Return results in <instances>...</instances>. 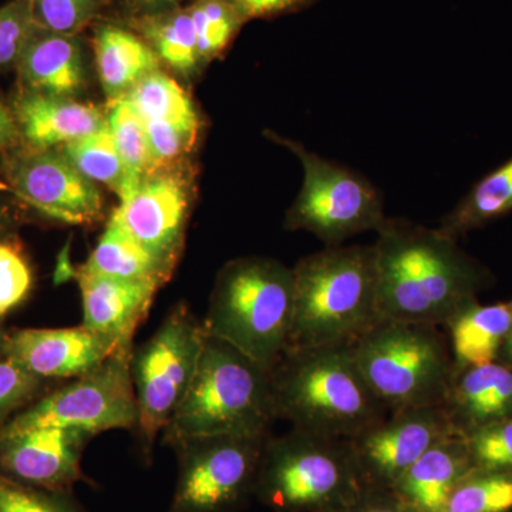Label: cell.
Returning a JSON list of instances; mask_svg holds the SVG:
<instances>
[{"mask_svg":"<svg viewBox=\"0 0 512 512\" xmlns=\"http://www.w3.org/2000/svg\"><path fill=\"white\" fill-rule=\"evenodd\" d=\"M79 269L120 281L157 282L160 285L167 284L173 274L111 220L86 264Z\"/></svg>","mask_w":512,"mask_h":512,"instance_id":"25","label":"cell"},{"mask_svg":"<svg viewBox=\"0 0 512 512\" xmlns=\"http://www.w3.org/2000/svg\"><path fill=\"white\" fill-rule=\"evenodd\" d=\"M269 375L275 419L292 429L352 440L389 414L352 346L288 348Z\"/></svg>","mask_w":512,"mask_h":512,"instance_id":"2","label":"cell"},{"mask_svg":"<svg viewBox=\"0 0 512 512\" xmlns=\"http://www.w3.org/2000/svg\"><path fill=\"white\" fill-rule=\"evenodd\" d=\"M147 131L150 170L148 175L181 168L197 144L202 126L144 120Z\"/></svg>","mask_w":512,"mask_h":512,"instance_id":"32","label":"cell"},{"mask_svg":"<svg viewBox=\"0 0 512 512\" xmlns=\"http://www.w3.org/2000/svg\"><path fill=\"white\" fill-rule=\"evenodd\" d=\"M278 141L299 158L303 168L301 192L286 214V229L311 232L326 247H338L346 239L382 228L387 217L375 185L296 141Z\"/></svg>","mask_w":512,"mask_h":512,"instance_id":"10","label":"cell"},{"mask_svg":"<svg viewBox=\"0 0 512 512\" xmlns=\"http://www.w3.org/2000/svg\"><path fill=\"white\" fill-rule=\"evenodd\" d=\"M271 370L207 336L187 396L163 431L171 448L214 436H264L275 423Z\"/></svg>","mask_w":512,"mask_h":512,"instance_id":"5","label":"cell"},{"mask_svg":"<svg viewBox=\"0 0 512 512\" xmlns=\"http://www.w3.org/2000/svg\"><path fill=\"white\" fill-rule=\"evenodd\" d=\"M107 127L126 167L130 197L150 170L146 126L140 114L126 100L119 99L110 101Z\"/></svg>","mask_w":512,"mask_h":512,"instance_id":"29","label":"cell"},{"mask_svg":"<svg viewBox=\"0 0 512 512\" xmlns=\"http://www.w3.org/2000/svg\"><path fill=\"white\" fill-rule=\"evenodd\" d=\"M202 64L224 55L247 23L228 0H194L188 6Z\"/></svg>","mask_w":512,"mask_h":512,"instance_id":"30","label":"cell"},{"mask_svg":"<svg viewBox=\"0 0 512 512\" xmlns=\"http://www.w3.org/2000/svg\"><path fill=\"white\" fill-rule=\"evenodd\" d=\"M0 512H86L73 493H53L0 474Z\"/></svg>","mask_w":512,"mask_h":512,"instance_id":"37","label":"cell"},{"mask_svg":"<svg viewBox=\"0 0 512 512\" xmlns=\"http://www.w3.org/2000/svg\"><path fill=\"white\" fill-rule=\"evenodd\" d=\"M16 220L13 217L12 211L8 205L0 200V237L13 234V227H15Z\"/></svg>","mask_w":512,"mask_h":512,"instance_id":"43","label":"cell"},{"mask_svg":"<svg viewBox=\"0 0 512 512\" xmlns=\"http://www.w3.org/2000/svg\"><path fill=\"white\" fill-rule=\"evenodd\" d=\"M247 20L268 19L292 12L311 3L312 0H228Z\"/></svg>","mask_w":512,"mask_h":512,"instance_id":"40","label":"cell"},{"mask_svg":"<svg viewBox=\"0 0 512 512\" xmlns=\"http://www.w3.org/2000/svg\"><path fill=\"white\" fill-rule=\"evenodd\" d=\"M33 284L32 266L19 239L0 237V322L29 298Z\"/></svg>","mask_w":512,"mask_h":512,"instance_id":"34","label":"cell"},{"mask_svg":"<svg viewBox=\"0 0 512 512\" xmlns=\"http://www.w3.org/2000/svg\"><path fill=\"white\" fill-rule=\"evenodd\" d=\"M443 512H512V473L473 468L451 491Z\"/></svg>","mask_w":512,"mask_h":512,"instance_id":"31","label":"cell"},{"mask_svg":"<svg viewBox=\"0 0 512 512\" xmlns=\"http://www.w3.org/2000/svg\"><path fill=\"white\" fill-rule=\"evenodd\" d=\"M19 140L22 138L12 110L0 101V150L8 151L18 146Z\"/></svg>","mask_w":512,"mask_h":512,"instance_id":"41","label":"cell"},{"mask_svg":"<svg viewBox=\"0 0 512 512\" xmlns=\"http://www.w3.org/2000/svg\"><path fill=\"white\" fill-rule=\"evenodd\" d=\"M473 468L463 437H447L427 450L393 491L420 512H443L451 491Z\"/></svg>","mask_w":512,"mask_h":512,"instance_id":"21","label":"cell"},{"mask_svg":"<svg viewBox=\"0 0 512 512\" xmlns=\"http://www.w3.org/2000/svg\"><path fill=\"white\" fill-rule=\"evenodd\" d=\"M117 350L86 326L12 330L6 357L53 384L90 372Z\"/></svg>","mask_w":512,"mask_h":512,"instance_id":"16","label":"cell"},{"mask_svg":"<svg viewBox=\"0 0 512 512\" xmlns=\"http://www.w3.org/2000/svg\"><path fill=\"white\" fill-rule=\"evenodd\" d=\"M67 160L70 161L94 184L106 185L111 191L119 195L120 201L126 200L130 194L126 167L109 127H103L96 133L74 140L57 148Z\"/></svg>","mask_w":512,"mask_h":512,"instance_id":"28","label":"cell"},{"mask_svg":"<svg viewBox=\"0 0 512 512\" xmlns=\"http://www.w3.org/2000/svg\"><path fill=\"white\" fill-rule=\"evenodd\" d=\"M387 412L441 407L454 376L450 343L437 326L380 319L352 345Z\"/></svg>","mask_w":512,"mask_h":512,"instance_id":"7","label":"cell"},{"mask_svg":"<svg viewBox=\"0 0 512 512\" xmlns=\"http://www.w3.org/2000/svg\"><path fill=\"white\" fill-rule=\"evenodd\" d=\"M55 384L39 379L10 357H0V429Z\"/></svg>","mask_w":512,"mask_h":512,"instance_id":"35","label":"cell"},{"mask_svg":"<svg viewBox=\"0 0 512 512\" xmlns=\"http://www.w3.org/2000/svg\"><path fill=\"white\" fill-rule=\"evenodd\" d=\"M36 29L30 0H9L0 6V69L16 67Z\"/></svg>","mask_w":512,"mask_h":512,"instance_id":"38","label":"cell"},{"mask_svg":"<svg viewBox=\"0 0 512 512\" xmlns=\"http://www.w3.org/2000/svg\"><path fill=\"white\" fill-rule=\"evenodd\" d=\"M500 362L505 363V365L512 366V328L510 333H508L507 338H505L503 346H501L500 353H498V359Z\"/></svg>","mask_w":512,"mask_h":512,"instance_id":"44","label":"cell"},{"mask_svg":"<svg viewBox=\"0 0 512 512\" xmlns=\"http://www.w3.org/2000/svg\"><path fill=\"white\" fill-rule=\"evenodd\" d=\"M456 436L443 407L403 409L349 440L366 488L393 490L434 444Z\"/></svg>","mask_w":512,"mask_h":512,"instance_id":"13","label":"cell"},{"mask_svg":"<svg viewBox=\"0 0 512 512\" xmlns=\"http://www.w3.org/2000/svg\"><path fill=\"white\" fill-rule=\"evenodd\" d=\"M512 211V157L485 175L447 215L439 231L458 241Z\"/></svg>","mask_w":512,"mask_h":512,"instance_id":"26","label":"cell"},{"mask_svg":"<svg viewBox=\"0 0 512 512\" xmlns=\"http://www.w3.org/2000/svg\"><path fill=\"white\" fill-rule=\"evenodd\" d=\"M192 194L183 167L147 175L109 220L173 272L190 218Z\"/></svg>","mask_w":512,"mask_h":512,"instance_id":"14","label":"cell"},{"mask_svg":"<svg viewBox=\"0 0 512 512\" xmlns=\"http://www.w3.org/2000/svg\"><path fill=\"white\" fill-rule=\"evenodd\" d=\"M93 437L89 431L56 427L0 436V474L53 493H73L84 478V448Z\"/></svg>","mask_w":512,"mask_h":512,"instance_id":"15","label":"cell"},{"mask_svg":"<svg viewBox=\"0 0 512 512\" xmlns=\"http://www.w3.org/2000/svg\"><path fill=\"white\" fill-rule=\"evenodd\" d=\"M348 512H420L403 500L396 491L386 488H366Z\"/></svg>","mask_w":512,"mask_h":512,"instance_id":"39","label":"cell"},{"mask_svg":"<svg viewBox=\"0 0 512 512\" xmlns=\"http://www.w3.org/2000/svg\"><path fill=\"white\" fill-rule=\"evenodd\" d=\"M134 346L119 348L90 372L47 390L0 429V436L36 429H77L89 433L134 430L136 392L131 377Z\"/></svg>","mask_w":512,"mask_h":512,"instance_id":"9","label":"cell"},{"mask_svg":"<svg viewBox=\"0 0 512 512\" xmlns=\"http://www.w3.org/2000/svg\"><path fill=\"white\" fill-rule=\"evenodd\" d=\"M16 70L22 89L76 99L86 84L82 40L36 29Z\"/></svg>","mask_w":512,"mask_h":512,"instance_id":"20","label":"cell"},{"mask_svg":"<svg viewBox=\"0 0 512 512\" xmlns=\"http://www.w3.org/2000/svg\"><path fill=\"white\" fill-rule=\"evenodd\" d=\"M474 468L512 473V416L463 437Z\"/></svg>","mask_w":512,"mask_h":512,"instance_id":"36","label":"cell"},{"mask_svg":"<svg viewBox=\"0 0 512 512\" xmlns=\"http://www.w3.org/2000/svg\"><path fill=\"white\" fill-rule=\"evenodd\" d=\"M83 299V325L110 340L117 349L134 346L161 286L157 282L120 281L77 271Z\"/></svg>","mask_w":512,"mask_h":512,"instance_id":"17","label":"cell"},{"mask_svg":"<svg viewBox=\"0 0 512 512\" xmlns=\"http://www.w3.org/2000/svg\"><path fill=\"white\" fill-rule=\"evenodd\" d=\"M269 434L202 437L173 447L178 477L168 512L244 510L254 497Z\"/></svg>","mask_w":512,"mask_h":512,"instance_id":"11","label":"cell"},{"mask_svg":"<svg viewBox=\"0 0 512 512\" xmlns=\"http://www.w3.org/2000/svg\"><path fill=\"white\" fill-rule=\"evenodd\" d=\"M121 3L128 10L131 18L151 15V13L180 6V0H121Z\"/></svg>","mask_w":512,"mask_h":512,"instance_id":"42","label":"cell"},{"mask_svg":"<svg viewBox=\"0 0 512 512\" xmlns=\"http://www.w3.org/2000/svg\"><path fill=\"white\" fill-rule=\"evenodd\" d=\"M292 271L295 306L288 348L352 346L380 320L373 245L326 247L302 258Z\"/></svg>","mask_w":512,"mask_h":512,"instance_id":"3","label":"cell"},{"mask_svg":"<svg viewBox=\"0 0 512 512\" xmlns=\"http://www.w3.org/2000/svg\"><path fill=\"white\" fill-rule=\"evenodd\" d=\"M3 174L13 195L43 217L77 227L96 224L103 217L99 185L84 177L57 148L13 151L3 161Z\"/></svg>","mask_w":512,"mask_h":512,"instance_id":"12","label":"cell"},{"mask_svg":"<svg viewBox=\"0 0 512 512\" xmlns=\"http://www.w3.org/2000/svg\"><path fill=\"white\" fill-rule=\"evenodd\" d=\"M130 29L150 45L163 66L190 77L204 64L198 52L194 23L187 8H171L131 18Z\"/></svg>","mask_w":512,"mask_h":512,"instance_id":"24","label":"cell"},{"mask_svg":"<svg viewBox=\"0 0 512 512\" xmlns=\"http://www.w3.org/2000/svg\"><path fill=\"white\" fill-rule=\"evenodd\" d=\"M10 330L3 328L0 322V357L6 356V348H8Z\"/></svg>","mask_w":512,"mask_h":512,"instance_id":"45","label":"cell"},{"mask_svg":"<svg viewBox=\"0 0 512 512\" xmlns=\"http://www.w3.org/2000/svg\"><path fill=\"white\" fill-rule=\"evenodd\" d=\"M93 50L100 83L110 101L123 99L147 74L163 67L143 37L117 23H99L94 28Z\"/></svg>","mask_w":512,"mask_h":512,"instance_id":"22","label":"cell"},{"mask_svg":"<svg viewBox=\"0 0 512 512\" xmlns=\"http://www.w3.org/2000/svg\"><path fill=\"white\" fill-rule=\"evenodd\" d=\"M373 247L379 318L443 328L494 275L439 228L387 218Z\"/></svg>","mask_w":512,"mask_h":512,"instance_id":"1","label":"cell"},{"mask_svg":"<svg viewBox=\"0 0 512 512\" xmlns=\"http://www.w3.org/2000/svg\"><path fill=\"white\" fill-rule=\"evenodd\" d=\"M20 138L33 150H55L107 126V113L69 97L20 89L12 101Z\"/></svg>","mask_w":512,"mask_h":512,"instance_id":"18","label":"cell"},{"mask_svg":"<svg viewBox=\"0 0 512 512\" xmlns=\"http://www.w3.org/2000/svg\"><path fill=\"white\" fill-rule=\"evenodd\" d=\"M202 320L185 302L173 306L143 345L133 349L131 377L136 392L138 448L150 463L157 436L181 406L204 350Z\"/></svg>","mask_w":512,"mask_h":512,"instance_id":"8","label":"cell"},{"mask_svg":"<svg viewBox=\"0 0 512 512\" xmlns=\"http://www.w3.org/2000/svg\"><path fill=\"white\" fill-rule=\"evenodd\" d=\"M441 407L460 437L508 419L512 416V366L495 360L454 373Z\"/></svg>","mask_w":512,"mask_h":512,"instance_id":"19","label":"cell"},{"mask_svg":"<svg viewBox=\"0 0 512 512\" xmlns=\"http://www.w3.org/2000/svg\"><path fill=\"white\" fill-rule=\"evenodd\" d=\"M443 328L448 333L454 373L495 362L512 328V298L490 305L476 299L454 313Z\"/></svg>","mask_w":512,"mask_h":512,"instance_id":"23","label":"cell"},{"mask_svg":"<svg viewBox=\"0 0 512 512\" xmlns=\"http://www.w3.org/2000/svg\"><path fill=\"white\" fill-rule=\"evenodd\" d=\"M366 490L349 440L292 429L266 439L254 497L276 512H348Z\"/></svg>","mask_w":512,"mask_h":512,"instance_id":"6","label":"cell"},{"mask_svg":"<svg viewBox=\"0 0 512 512\" xmlns=\"http://www.w3.org/2000/svg\"><path fill=\"white\" fill-rule=\"evenodd\" d=\"M111 0H30L37 29L60 35L79 36L100 18Z\"/></svg>","mask_w":512,"mask_h":512,"instance_id":"33","label":"cell"},{"mask_svg":"<svg viewBox=\"0 0 512 512\" xmlns=\"http://www.w3.org/2000/svg\"><path fill=\"white\" fill-rule=\"evenodd\" d=\"M143 120L202 126L190 94L170 74L158 69L147 74L123 97Z\"/></svg>","mask_w":512,"mask_h":512,"instance_id":"27","label":"cell"},{"mask_svg":"<svg viewBox=\"0 0 512 512\" xmlns=\"http://www.w3.org/2000/svg\"><path fill=\"white\" fill-rule=\"evenodd\" d=\"M295 306L293 271L276 259L247 256L218 272L205 335L271 370L288 348Z\"/></svg>","mask_w":512,"mask_h":512,"instance_id":"4","label":"cell"}]
</instances>
